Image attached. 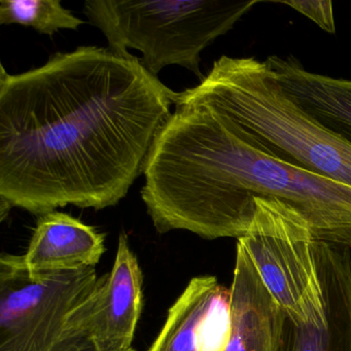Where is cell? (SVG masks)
Returning <instances> with one entry per match:
<instances>
[{
    "label": "cell",
    "mask_w": 351,
    "mask_h": 351,
    "mask_svg": "<svg viewBox=\"0 0 351 351\" xmlns=\"http://www.w3.org/2000/svg\"><path fill=\"white\" fill-rule=\"evenodd\" d=\"M180 92L108 48L56 53L0 75V200L36 215L67 205L116 206Z\"/></svg>",
    "instance_id": "cell-1"
},
{
    "label": "cell",
    "mask_w": 351,
    "mask_h": 351,
    "mask_svg": "<svg viewBox=\"0 0 351 351\" xmlns=\"http://www.w3.org/2000/svg\"><path fill=\"white\" fill-rule=\"evenodd\" d=\"M141 197L158 233L241 238L256 198L279 199L314 238L351 254V188L275 155L226 114L180 93L145 160Z\"/></svg>",
    "instance_id": "cell-2"
},
{
    "label": "cell",
    "mask_w": 351,
    "mask_h": 351,
    "mask_svg": "<svg viewBox=\"0 0 351 351\" xmlns=\"http://www.w3.org/2000/svg\"><path fill=\"white\" fill-rule=\"evenodd\" d=\"M180 94L226 114L285 161L351 188L350 143L289 97L265 61L223 55Z\"/></svg>",
    "instance_id": "cell-3"
},
{
    "label": "cell",
    "mask_w": 351,
    "mask_h": 351,
    "mask_svg": "<svg viewBox=\"0 0 351 351\" xmlns=\"http://www.w3.org/2000/svg\"><path fill=\"white\" fill-rule=\"evenodd\" d=\"M258 0H87L84 13L101 30L108 49L143 54L141 65L154 77L169 65H178L200 79L201 53L229 32Z\"/></svg>",
    "instance_id": "cell-4"
},
{
    "label": "cell",
    "mask_w": 351,
    "mask_h": 351,
    "mask_svg": "<svg viewBox=\"0 0 351 351\" xmlns=\"http://www.w3.org/2000/svg\"><path fill=\"white\" fill-rule=\"evenodd\" d=\"M106 274H27L0 263V351H99L93 322Z\"/></svg>",
    "instance_id": "cell-5"
},
{
    "label": "cell",
    "mask_w": 351,
    "mask_h": 351,
    "mask_svg": "<svg viewBox=\"0 0 351 351\" xmlns=\"http://www.w3.org/2000/svg\"><path fill=\"white\" fill-rule=\"evenodd\" d=\"M254 204L252 223L238 241L291 322L322 324L324 293L309 223L279 199L256 198Z\"/></svg>",
    "instance_id": "cell-6"
},
{
    "label": "cell",
    "mask_w": 351,
    "mask_h": 351,
    "mask_svg": "<svg viewBox=\"0 0 351 351\" xmlns=\"http://www.w3.org/2000/svg\"><path fill=\"white\" fill-rule=\"evenodd\" d=\"M230 337V289L215 276H197L170 307L147 351H226Z\"/></svg>",
    "instance_id": "cell-7"
},
{
    "label": "cell",
    "mask_w": 351,
    "mask_h": 351,
    "mask_svg": "<svg viewBox=\"0 0 351 351\" xmlns=\"http://www.w3.org/2000/svg\"><path fill=\"white\" fill-rule=\"evenodd\" d=\"M326 318L295 326L287 317L279 351H351V254L315 242Z\"/></svg>",
    "instance_id": "cell-8"
},
{
    "label": "cell",
    "mask_w": 351,
    "mask_h": 351,
    "mask_svg": "<svg viewBox=\"0 0 351 351\" xmlns=\"http://www.w3.org/2000/svg\"><path fill=\"white\" fill-rule=\"evenodd\" d=\"M231 337L226 351H279L287 315L238 241L230 289Z\"/></svg>",
    "instance_id": "cell-9"
},
{
    "label": "cell",
    "mask_w": 351,
    "mask_h": 351,
    "mask_svg": "<svg viewBox=\"0 0 351 351\" xmlns=\"http://www.w3.org/2000/svg\"><path fill=\"white\" fill-rule=\"evenodd\" d=\"M104 234L69 213L40 215L27 252L3 254L1 264L27 274L95 267L106 252Z\"/></svg>",
    "instance_id": "cell-10"
},
{
    "label": "cell",
    "mask_w": 351,
    "mask_h": 351,
    "mask_svg": "<svg viewBox=\"0 0 351 351\" xmlns=\"http://www.w3.org/2000/svg\"><path fill=\"white\" fill-rule=\"evenodd\" d=\"M143 277L125 233L119 237L112 271L106 274L93 322L99 351H136L132 347L143 305Z\"/></svg>",
    "instance_id": "cell-11"
},
{
    "label": "cell",
    "mask_w": 351,
    "mask_h": 351,
    "mask_svg": "<svg viewBox=\"0 0 351 351\" xmlns=\"http://www.w3.org/2000/svg\"><path fill=\"white\" fill-rule=\"evenodd\" d=\"M264 61L289 97L351 145V80L311 73L293 56H269Z\"/></svg>",
    "instance_id": "cell-12"
},
{
    "label": "cell",
    "mask_w": 351,
    "mask_h": 351,
    "mask_svg": "<svg viewBox=\"0 0 351 351\" xmlns=\"http://www.w3.org/2000/svg\"><path fill=\"white\" fill-rule=\"evenodd\" d=\"M0 24H18L53 36L60 29H79L84 21L63 8L61 0H1Z\"/></svg>",
    "instance_id": "cell-13"
},
{
    "label": "cell",
    "mask_w": 351,
    "mask_h": 351,
    "mask_svg": "<svg viewBox=\"0 0 351 351\" xmlns=\"http://www.w3.org/2000/svg\"><path fill=\"white\" fill-rule=\"evenodd\" d=\"M277 3L289 5L302 15L306 16L319 26L328 34H334L336 32L335 25L334 11L330 0H291V1H277Z\"/></svg>",
    "instance_id": "cell-14"
}]
</instances>
